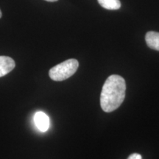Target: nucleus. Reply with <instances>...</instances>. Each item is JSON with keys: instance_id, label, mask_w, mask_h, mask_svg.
<instances>
[{"instance_id": "5", "label": "nucleus", "mask_w": 159, "mask_h": 159, "mask_svg": "<svg viewBox=\"0 0 159 159\" xmlns=\"http://www.w3.org/2000/svg\"><path fill=\"white\" fill-rule=\"evenodd\" d=\"M145 41L150 49L159 51V33L158 32L150 31L147 33Z\"/></svg>"}, {"instance_id": "4", "label": "nucleus", "mask_w": 159, "mask_h": 159, "mask_svg": "<svg viewBox=\"0 0 159 159\" xmlns=\"http://www.w3.org/2000/svg\"><path fill=\"white\" fill-rule=\"evenodd\" d=\"M34 122L38 129L42 132H46L49 129V118L42 111H39L35 114Z\"/></svg>"}, {"instance_id": "3", "label": "nucleus", "mask_w": 159, "mask_h": 159, "mask_svg": "<svg viewBox=\"0 0 159 159\" xmlns=\"http://www.w3.org/2000/svg\"><path fill=\"white\" fill-rule=\"evenodd\" d=\"M13 59L7 56H0V77L5 76L15 68Z\"/></svg>"}, {"instance_id": "2", "label": "nucleus", "mask_w": 159, "mask_h": 159, "mask_svg": "<svg viewBox=\"0 0 159 159\" xmlns=\"http://www.w3.org/2000/svg\"><path fill=\"white\" fill-rule=\"evenodd\" d=\"M79 63L76 59H69L52 67L49 71V77L55 81H63L76 72Z\"/></svg>"}, {"instance_id": "8", "label": "nucleus", "mask_w": 159, "mask_h": 159, "mask_svg": "<svg viewBox=\"0 0 159 159\" xmlns=\"http://www.w3.org/2000/svg\"><path fill=\"white\" fill-rule=\"evenodd\" d=\"M45 1L50 2H56V1H57V0H45Z\"/></svg>"}, {"instance_id": "6", "label": "nucleus", "mask_w": 159, "mask_h": 159, "mask_svg": "<svg viewBox=\"0 0 159 159\" xmlns=\"http://www.w3.org/2000/svg\"><path fill=\"white\" fill-rule=\"evenodd\" d=\"M99 5L107 10L115 11L121 7V2L119 0H97Z\"/></svg>"}, {"instance_id": "7", "label": "nucleus", "mask_w": 159, "mask_h": 159, "mask_svg": "<svg viewBox=\"0 0 159 159\" xmlns=\"http://www.w3.org/2000/svg\"><path fill=\"white\" fill-rule=\"evenodd\" d=\"M128 159H142V156L139 153H133L128 156Z\"/></svg>"}, {"instance_id": "9", "label": "nucleus", "mask_w": 159, "mask_h": 159, "mask_svg": "<svg viewBox=\"0 0 159 159\" xmlns=\"http://www.w3.org/2000/svg\"><path fill=\"white\" fill-rule=\"evenodd\" d=\"M2 17V12H1V10H0V18Z\"/></svg>"}, {"instance_id": "1", "label": "nucleus", "mask_w": 159, "mask_h": 159, "mask_svg": "<svg viewBox=\"0 0 159 159\" xmlns=\"http://www.w3.org/2000/svg\"><path fill=\"white\" fill-rule=\"evenodd\" d=\"M126 84L122 77L109 76L103 85L100 95L101 108L105 112H112L122 105L125 97Z\"/></svg>"}]
</instances>
